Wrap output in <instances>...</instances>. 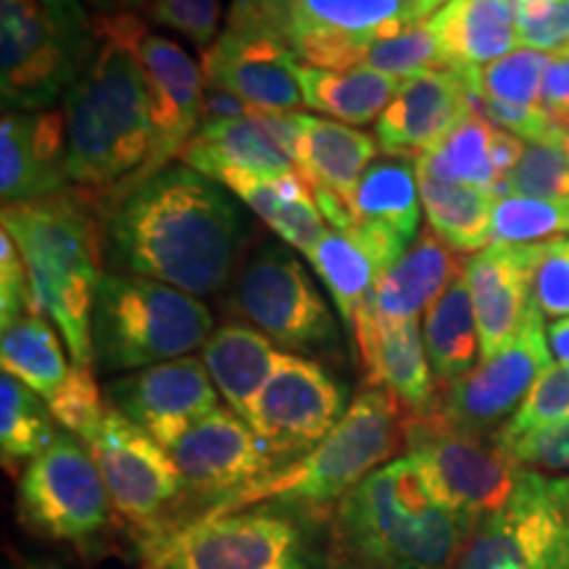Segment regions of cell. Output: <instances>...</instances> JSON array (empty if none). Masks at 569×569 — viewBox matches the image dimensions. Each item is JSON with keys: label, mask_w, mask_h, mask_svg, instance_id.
Here are the masks:
<instances>
[{"label": "cell", "mask_w": 569, "mask_h": 569, "mask_svg": "<svg viewBox=\"0 0 569 569\" xmlns=\"http://www.w3.org/2000/svg\"><path fill=\"white\" fill-rule=\"evenodd\" d=\"M251 238L246 206L188 163H169L106 203V267L190 296L230 288Z\"/></svg>", "instance_id": "6da1fadb"}, {"label": "cell", "mask_w": 569, "mask_h": 569, "mask_svg": "<svg viewBox=\"0 0 569 569\" xmlns=\"http://www.w3.org/2000/svg\"><path fill=\"white\" fill-rule=\"evenodd\" d=\"M92 24L96 53L61 109L67 117L69 180L106 203L132 182L151 153V98L140 59L148 27L138 11L92 13Z\"/></svg>", "instance_id": "7a4b0ae2"}, {"label": "cell", "mask_w": 569, "mask_h": 569, "mask_svg": "<svg viewBox=\"0 0 569 569\" xmlns=\"http://www.w3.org/2000/svg\"><path fill=\"white\" fill-rule=\"evenodd\" d=\"M475 525L440 501L403 453L332 511L325 569H451Z\"/></svg>", "instance_id": "3957f363"}, {"label": "cell", "mask_w": 569, "mask_h": 569, "mask_svg": "<svg viewBox=\"0 0 569 569\" xmlns=\"http://www.w3.org/2000/svg\"><path fill=\"white\" fill-rule=\"evenodd\" d=\"M106 203L84 188L42 201L3 206L40 311L61 332L74 365L92 367V309L103 280Z\"/></svg>", "instance_id": "277c9868"}, {"label": "cell", "mask_w": 569, "mask_h": 569, "mask_svg": "<svg viewBox=\"0 0 569 569\" xmlns=\"http://www.w3.org/2000/svg\"><path fill=\"white\" fill-rule=\"evenodd\" d=\"M403 422L407 409L398 398L382 388H365L322 443L203 511H234L277 501L332 517L353 488L407 448Z\"/></svg>", "instance_id": "5b68a950"}, {"label": "cell", "mask_w": 569, "mask_h": 569, "mask_svg": "<svg viewBox=\"0 0 569 569\" xmlns=\"http://www.w3.org/2000/svg\"><path fill=\"white\" fill-rule=\"evenodd\" d=\"M330 515L256 503L203 511L153 546L156 569H325Z\"/></svg>", "instance_id": "8992f818"}, {"label": "cell", "mask_w": 569, "mask_h": 569, "mask_svg": "<svg viewBox=\"0 0 569 569\" xmlns=\"http://www.w3.org/2000/svg\"><path fill=\"white\" fill-rule=\"evenodd\" d=\"M213 315L198 296L148 277L106 272L92 309V361L106 375L134 372L203 348Z\"/></svg>", "instance_id": "52a82bcc"}, {"label": "cell", "mask_w": 569, "mask_h": 569, "mask_svg": "<svg viewBox=\"0 0 569 569\" xmlns=\"http://www.w3.org/2000/svg\"><path fill=\"white\" fill-rule=\"evenodd\" d=\"M96 46L84 0H0L3 111L56 109L84 74Z\"/></svg>", "instance_id": "ba28073f"}, {"label": "cell", "mask_w": 569, "mask_h": 569, "mask_svg": "<svg viewBox=\"0 0 569 569\" xmlns=\"http://www.w3.org/2000/svg\"><path fill=\"white\" fill-rule=\"evenodd\" d=\"M230 306L284 351H332L340 343L336 315L284 243L259 240L230 284Z\"/></svg>", "instance_id": "9c48e42d"}, {"label": "cell", "mask_w": 569, "mask_h": 569, "mask_svg": "<svg viewBox=\"0 0 569 569\" xmlns=\"http://www.w3.org/2000/svg\"><path fill=\"white\" fill-rule=\"evenodd\" d=\"M111 509L90 448L69 432H59L38 459L21 469L17 517L32 536L88 551L109 528Z\"/></svg>", "instance_id": "30bf717a"}, {"label": "cell", "mask_w": 569, "mask_h": 569, "mask_svg": "<svg viewBox=\"0 0 569 569\" xmlns=\"http://www.w3.org/2000/svg\"><path fill=\"white\" fill-rule=\"evenodd\" d=\"M403 438L440 501L472 522L501 509L522 478V467L509 459L496 436L457 430L436 409L407 415Z\"/></svg>", "instance_id": "8fae6325"}, {"label": "cell", "mask_w": 569, "mask_h": 569, "mask_svg": "<svg viewBox=\"0 0 569 569\" xmlns=\"http://www.w3.org/2000/svg\"><path fill=\"white\" fill-rule=\"evenodd\" d=\"M109 490L111 507L148 549L169 536V522L188 496L169 448L109 403L98 436L88 446Z\"/></svg>", "instance_id": "7c38bea8"}, {"label": "cell", "mask_w": 569, "mask_h": 569, "mask_svg": "<svg viewBox=\"0 0 569 569\" xmlns=\"http://www.w3.org/2000/svg\"><path fill=\"white\" fill-rule=\"evenodd\" d=\"M543 319L538 303H532L519 336L472 372L440 386L432 409L457 430L496 436L517 415L540 375L553 365Z\"/></svg>", "instance_id": "4fadbf2b"}, {"label": "cell", "mask_w": 569, "mask_h": 569, "mask_svg": "<svg viewBox=\"0 0 569 569\" xmlns=\"http://www.w3.org/2000/svg\"><path fill=\"white\" fill-rule=\"evenodd\" d=\"M561 536L553 478L522 469L515 493L478 519L451 569H561Z\"/></svg>", "instance_id": "5bb4252c"}, {"label": "cell", "mask_w": 569, "mask_h": 569, "mask_svg": "<svg viewBox=\"0 0 569 569\" xmlns=\"http://www.w3.org/2000/svg\"><path fill=\"white\" fill-rule=\"evenodd\" d=\"M419 0H290L284 40L306 67H361L380 40L425 21Z\"/></svg>", "instance_id": "9a60e30c"}, {"label": "cell", "mask_w": 569, "mask_h": 569, "mask_svg": "<svg viewBox=\"0 0 569 569\" xmlns=\"http://www.w3.org/2000/svg\"><path fill=\"white\" fill-rule=\"evenodd\" d=\"M348 411L346 386L315 359L288 353L253 407L251 425L282 465L301 459Z\"/></svg>", "instance_id": "2e32d148"}, {"label": "cell", "mask_w": 569, "mask_h": 569, "mask_svg": "<svg viewBox=\"0 0 569 569\" xmlns=\"http://www.w3.org/2000/svg\"><path fill=\"white\" fill-rule=\"evenodd\" d=\"M169 453L180 469L188 496L209 503L206 509L282 467L259 432L232 409L222 407L190 427Z\"/></svg>", "instance_id": "e0dca14e"}, {"label": "cell", "mask_w": 569, "mask_h": 569, "mask_svg": "<svg viewBox=\"0 0 569 569\" xmlns=\"http://www.w3.org/2000/svg\"><path fill=\"white\" fill-rule=\"evenodd\" d=\"M113 409L172 448L190 427L219 409V390L198 356L161 361L106 382Z\"/></svg>", "instance_id": "ac0fdd59"}, {"label": "cell", "mask_w": 569, "mask_h": 569, "mask_svg": "<svg viewBox=\"0 0 569 569\" xmlns=\"http://www.w3.org/2000/svg\"><path fill=\"white\" fill-rule=\"evenodd\" d=\"M203 80L234 92L261 111H298L303 106L298 59L282 34L224 27L203 51Z\"/></svg>", "instance_id": "d6986e66"}, {"label": "cell", "mask_w": 569, "mask_h": 569, "mask_svg": "<svg viewBox=\"0 0 569 569\" xmlns=\"http://www.w3.org/2000/svg\"><path fill=\"white\" fill-rule=\"evenodd\" d=\"M140 59L146 67L148 98H151L153 142L148 161L122 190L167 169L169 161L182 153V148L188 146L201 124L203 69L198 67L193 56L184 51L180 42L148 30L140 46Z\"/></svg>", "instance_id": "ffe728a7"}, {"label": "cell", "mask_w": 569, "mask_h": 569, "mask_svg": "<svg viewBox=\"0 0 569 569\" xmlns=\"http://www.w3.org/2000/svg\"><path fill=\"white\" fill-rule=\"evenodd\" d=\"M348 209L351 230L346 234H353L361 246H367L386 272L419 238L422 198L417 163L407 156L372 161L356 184Z\"/></svg>", "instance_id": "44dd1931"}, {"label": "cell", "mask_w": 569, "mask_h": 569, "mask_svg": "<svg viewBox=\"0 0 569 569\" xmlns=\"http://www.w3.org/2000/svg\"><path fill=\"white\" fill-rule=\"evenodd\" d=\"M71 188L63 109L3 111L0 122V198L19 206Z\"/></svg>", "instance_id": "7402d4cb"}, {"label": "cell", "mask_w": 569, "mask_h": 569, "mask_svg": "<svg viewBox=\"0 0 569 569\" xmlns=\"http://www.w3.org/2000/svg\"><path fill=\"white\" fill-rule=\"evenodd\" d=\"M475 111L467 82L451 69L409 77L375 122V138L388 156H419L451 134Z\"/></svg>", "instance_id": "603a6c76"}, {"label": "cell", "mask_w": 569, "mask_h": 569, "mask_svg": "<svg viewBox=\"0 0 569 569\" xmlns=\"http://www.w3.org/2000/svg\"><path fill=\"white\" fill-rule=\"evenodd\" d=\"M532 267L536 246L488 243L465 261V277L480 330V361L509 346L525 327V319L536 303Z\"/></svg>", "instance_id": "cb8c5ba5"}, {"label": "cell", "mask_w": 569, "mask_h": 569, "mask_svg": "<svg viewBox=\"0 0 569 569\" xmlns=\"http://www.w3.org/2000/svg\"><path fill=\"white\" fill-rule=\"evenodd\" d=\"M356 359L365 367L369 388H382L398 398L407 415L432 409L438 398L436 375L425 348L419 319L396 325H375L353 340Z\"/></svg>", "instance_id": "d4e9b609"}, {"label": "cell", "mask_w": 569, "mask_h": 569, "mask_svg": "<svg viewBox=\"0 0 569 569\" xmlns=\"http://www.w3.org/2000/svg\"><path fill=\"white\" fill-rule=\"evenodd\" d=\"M461 269L465 267H459L457 251L427 227L419 232L415 246L377 277L369 298V319L375 325L419 319L446 293Z\"/></svg>", "instance_id": "484cf974"}, {"label": "cell", "mask_w": 569, "mask_h": 569, "mask_svg": "<svg viewBox=\"0 0 569 569\" xmlns=\"http://www.w3.org/2000/svg\"><path fill=\"white\" fill-rule=\"evenodd\" d=\"M288 351L246 322H224L203 346V365L227 409L251 422L261 390L272 380Z\"/></svg>", "instance_id": "4316f807"}, {"label": "cell", "mask_w": 569, "mask_h": 569, "mask_svg": "<svg viewBox=\"0 0 569 569\" xmlns=\"http://www.w3.org/2000/svg\"><path fill=\"white\" fill-rule=\"evenodd\" d=\"M446 67L469 71L488 67L519 46L517 19L501 0H448L427 19Z\"/></svg>", "instance_id": "83f0119b"}, {"label": "cell", "mask_w": 569, "mask_h": 569, "mask_svg": "<svg viewBox=\"0 0 569 569\" xmlns=\"http://www.w3.org/2000/svg\"><path fill=\"white\" fill-rule=\"evenodd\" d=\"M298 122H301L298 169L309 180L311 193L332 196L338 201L351 203L356 184L380 151L377 138L353 130L351 124L332 122V119L303 111L298 113Z\"/></svg>", "instance_id": "f1b7e54d"}, {"label": "cell", "mask_w": 569, "mask_h": 569, "mask_svg": "<svg viewBox=\"0 0 569 569\" xmlns=\"http://www.w3.org/2000/svg\"><path fill=\"white\" fill-rule=\"evenodd\" d=\"M180 161L211 180H217L227 169H243L264 177L298 169L293 156L284 151L280 140L253 113L238 122L198 127V132L182 148Z\"/></svg>", "instance_id": "f546056e"}, {"label": "cell", "mask_w": 569, "mask_h": 569, "mask_svg": "<svg viewBox=\"0 0 569 569\" xmlns=\"http://www.w3.org/2000/svg\"><path fill=\"white\" fill-rule=\"evenodd\" d=\"M417 163V161H415ZM419 198L430 230L459 253H478L490 243L498 198L478 184L448 180L417 163Z\"/></svg>", "instance_id": "4dcf8cb0"}, {"label": "cell", "mask_w": 569, "mask_h": 569, "mask_svg": "<svg viewBox=\"0 0 569 569\" xmlns=\"http://www.w3.org/2000/svg\"><path fill=\"white\" fill-rule=\"evenodd\" d=\"M306 259L325 282L351 338H356L369 322V298L377 277L382 274L380 261L353 234L338 230H327L322 240L306 253Z\"/></svg>", "instance_id": "1f68e13d"}, {"label": "cell", "mask_w": 569, "mask_h": 569, "mask_svg": "<svg viewBox=\"0 0 569 569\" xmlns=\"http://www.w3.org/2000/svg\"><path fill=\"white\" fill-rule=\"evenodd\" d=\"M422 336L438 388L459 380L480 365V330L465 269L427 309Z\"/></svg>", "instance_id": "d6a6232c"}, {"label": "cell", "mask_w": 569, "mask_h": 569, "mask_svg": "<svg viewBox=\"0 0 569 569\" xmlns=\"http://www.w3.org/2000/svg\"><path fill=\"white\" fill-rule=\"evenodd\" d=\"M303 106L343 124H369L388 109L403 80L382 74L361 63L348 71L317 69L301 63L298 69Z\"/></svg>", "instance_id": "836d02e7"}, {"label": "cell", "mask_w": 569, "mask_h": 569, "mask_svg": "<svg viewBox=\"0 0 569 569\" xmlns=\"http://www.w3.org/2000/svg\"><path fill=\"white\" fill-rule=\"evenodd\" d=\"M48 317L42 311L13 319L0 332V365L3 372L32 388L42 401H51L71 372L67 353Z\"/></svg>", "instance_id": "e575fe53"}, {"label": "cell", "mask_w": 569, "mask_h": 569, "mask_svg": "<svg viewBox=\"0 0 569 569\" xmlns=\"http://www.w3.org/2000/svg\"><path fill=\"white\" fill-rule=\"evenodd\" d=\"M56 438L59 432L48 403L13 375H0V457L6 472L17 475Z\"/></svg>", "instance_id": "d590c367"}, {"label": "cell", "mask_w": 569, "mask_h": 569, "mask_svg": "<svg viewBox=\"0 0 569 569\" xmlns=\"http://www.w3.org/2000/svg\"><path fill=\"white\" fill-rule=\"evenodd\" d=\"M493 132L496 127L482 113L469 111L446 140H440L430 151L419 153L415 161L419 167L430 169V172L448 177V180L478 184V188L498 198L501 180H498L493 161H490Z\"/></svg>", "instance_id": "8d00e7d4"}, {"label": "cell", "mask_w": 569, "mask_h": 569, "mask_svg": "<svg viewBox=\"0 0 569 569\" xmlns=\"http://www.w3.org/2000/svg\"><path fill=\"white\" fill-rule=\"evenodd\" d=\"M551 61L553 53L549 51L519 46L501 59L490 61L488 67L461 71V80L467 82L472 98L536 109L543 106V82Z\"/></svg>", "instance_id": "74e56055"}, {"label": "cell", "mask_w": 569, "mask_h": 569, "mask_svg": "<svg viewBox=\"0 0 569 569\" xmlns=\"http://www.w3.org/2000/svg\"><path fill=\"white\" fill-rule=\"evenodd\" d=\"M557 238H569V201L525 196H501L496 201L490 243L536 246Z\"/></svg>", "instance_id": "f35d334b"}, {"label": "cell", "mask_w": 569, "mask_h": 569, "mask_svg": "<svg viewBox=\"0 0 569 569\" xmlns=\"http://www.w3.org/2000/svg\"><path fill=\"white\" fill-rule=\"evenodd\" d=\"M501 196L569 201V159L561 148L559 134L525 142L522 159L498 190V198Z\"/></svg>", "instance_id": "ab89813d"}, {"label": "cell", "mask_w": 569, "mask_h": 569, "mask_svg": "<svg viewBox=\"0 0 569 569\" xmlns=\"http://www.w3.org/2000/svg\"><path fill=\"white\" fill-rule=\"evenodd\" d=\"M365 67L396 77V80H409V77L422 74V71L448 69L427 19L407 27L393 38L377 42L372 51L367 53Z\"/></svg>", "instance_id": "60d3db41"}, {"label": "cell", "mask_w": 569, "mask_h": 569, "mask_svg": "<svg viewBox=\"0 0 569 569\" xmlns=\"http://www.w3.org/2000/svg\"><path fill=\"white\" fill-rule=\"evenodd\" d=\"M46 403L51 409L56 425H61L63 432H69V436L80 438L84 446H90L96 440L98 430L103 425L106 409H109L103 403L101 388H98L92 367L80 365H71L67 382Z\"/></svg>", "instance_id": "b9f144b4"}, {"label": "cell", "mask_w": 569, "mask_h": 569, "mask_svg": "<svg viewBox=\"0 0 569 569\" xmlns=\"http://www.w3.org/2000/svg\"><path fill=\"white\" fill-rule=\"evenodd\" d=\"M146 11L156 24L180 32L203 51L222 34V0H146Z\"/></svg>", "instance_id": "7bdbcfd3"}, {"label": "cell", "mask_w": 569, "mask_h": 569, "mask_svg": "<svg viewBox=\"0 0 569 569\" xmlns=\"http://www.w3.org/2000/svg\"><path fill=\"white\" fill-rule=\"evenodd\" d=\"M532 298L546 319L569 317V238L536 243Z\"/></svg>", "instance_id": "ee69618b"}, {"label": "cell", "mask_w": 569, "mask_h": 569, "mask_svg": "<svg viewBox=\"0 0 569 569\" xmlns=\"http://www.w3.org/2000/svg\"><path fill=\"white\" fill-rule=\"evenodd\" d=\"M503 451L517 467L532 469V472H569V419L538 427L517 438H498Z\"/></svg>", "instance_id": "f6af8a7d"}, {"label": "cell", "mask_w": 569, "mask_h": 569, "mask_svg": "<svg viewBox=\"0 0 569 569\" xmlns=\"http://www.w3.org/2000/svg\"><path fill=\"white\" fill-rule=\"evenodd\" d=\"M519 46L557 53L569 46V0H536L517 17Z\"/></svg>", "instance_id": "bcb514c9"}, {"label": "cell", "mask_w": 569, "mask_h": 569, "mask_svg": "<svg viewBox=\"0 0 569 569\" xmlns=\"http://www.w3.org/2000/svg\"><path fill=\"white\" fill-rule=\"evenodd\" d=\"M30 311H40L30 272L13 238L3 230L0 232V325H9Z\"/></svg>", "instance_id": "7dc6e473"}, {"label": "cell", "mask_w": 569, "mask_h": 569, "mask_svg": "<svg viewBox=\"0 0 569 569\" xmlns=\"http://www.w3.org/2000/svg\"><path fill=\"white\" fill-rule=\"evenodd\" d=\"M290 0H232L227 27L240 30H269L284 38Z\"/></svg>", "instance_id": "c3c4849f"}, {"label": "cell", "mask_w": 569, "mask_h": 569, "mask_svg": "<svg viewBox=\"0 0 569 569\" xmlns=\"http://www.w3.org/2000/svg\"><path fill=\"white\" fill-rule=\"evenodd\" d=\"M543 109L559 130L569 124V46L553 53L543 82Z\"/></svg>", "instance_id": "681fc988"}, {"label": "cell", "mask_w": 569, "mask_h": 569, "mask_svg": "<svg viewBox=\"0 0 569 569\" xmlns=\"http://www.w3.org/2000/svg\"><path fill=\"white\" fill-rule=\"evenodd\" d=\"M256 109L251 103H246L243 98H238L234 92L219 88L209 80H203V103H201V124H224V122H238V119H248Z\"/></svg>", "instance_id": "f907efd6"}, {"label": "cell", "mask_w": 569, "mask_h": 569, "mask_svg": "<svg viewBox=\"0 0 569 569\" xmlns=\"http://www.w3.org/2000/svg\"><path fill=\"white\" fill-rule=\"evenodd\" d=\"M522 153H525V140L517 138V134H511V132L498 130L496 127L493 140H490V161H493V169H496L501 184L507 182V177L511 172H515V167L519 163V159H522Z\"/></svg>", "instance_id": "816d5d0a"}, {"label": "cell", "mask_w": 569, "mask_h": 569, "mask_svg": "<svg viewBox=\"0 0 569 569\" xmlns=\"http://www.w3.org/2000/svg\"><path fill=\"white\" fill-rule=\"evenodd\" d=\"M553 490H557L561 522H565V536H561V569H569V475L553 478Z\"/></svg>", "instance_id": "f5cc1de1"}, {"label": "cell", "mask_w": 569, "mask_h": 569, "mask_svg": "<svg viewBox=\"0 0 569 569\" xmlns=\"http://www.w3.org/2000/svg\"><path fill=\"white\" fill-rule=\"evenodd\" d=\"M546 336H549V348L559 359V365L569 367V317L553 319V322L546 327Z\"/></svg>", "instance_id": "db71d44e"}, {"label": "cell", "mask_w": 569, "mask_h": 569, "mask_svg": "<svg viewBox=\"0 0 569 569\" xmlns=\"http://www.w3.org/2000/svg\"><path fill=\"white\" fill-rule=\"evenodd\" d=\"M92 13H122L146 9V0H84Z\"/></svg>", "instance_id": "11a10c76"}, {"label": "cell", "mask_w": 569, "mask_h": 569, "mask_svg": "<svg viewBox=\"0 0 569 569\" xmlns=\"http://www.w3.org/2000/svg\"><path fill=\"white\" fill-rule=\"evenodd\" d=\"M17 569H63L59 561H51V559H27L21 561Z\"/></svg>", "instance_id": "9f6ffc18"}, {"label": "cell", "mask_w": 569, "mask_h": 569, "mask_svg": "<svg viewBox=\"0 0 569 569\" xmlns=\"http://www.w3.org/2000/svg\"><path fill=\"white\" fill-rule=\"evenodd\" d=\"M448 3V0H419V6H422L425 17L430 19V13H436L438 9H443V6Z\"/></svg>", "instance_id": "6f0895ef"}, {"label": "cell", "mask_w": 569, "mask_h": 569, "mask_svg": "<svg viewBox=\"0 0 569 569\" xmlns=\"http://www.w3.org/2000/svg\"><path fill=\"white\" fill-rule=\"evenodd\" d=\"M559 142H561V148H565V153L569 159V124L561 127V130H559Z\"/></svg>", "instance_id": "680465c9"}]
</instances>
